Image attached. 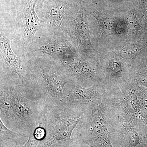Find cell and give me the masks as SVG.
Listing matches in <instances>:
<instances>
[{
	"mask_svg": "<svg viewBox=\"0 0 147 147\" xmlns=\"http://www.w3.org/2000/svg\"><path fill=\"white\" fill-rule=\"evenodd\" d=\"M70 7L68 0H46L38 11L40 17L44 18L49 31L67 34V25L73 15H70Z\"/></svg>",
	"mask_w": 147,
	"mask_h": 147,
	"instance_id": "cell-7",
	"label": "cell"
},
{
	"mask_svg": "<svg viewBox=\"0 0 147 147\" xmlns=\"http://www.w3.org/2000/svg\"><path fill=\"white\" fill-rule=\"evenodd\" d=\"M45 1L46 0H38L36 6L37 10H39L42 8V5ZM92 1H93V0H92Z\"/></svg>",
	"mask_w": 147,
	"mask_h": 147,
	"instance_id": "cell-25",
	"label": "cell"
},
{
	"mask_svg": "<svg viewBox=\"0 0 147 147\" xmlns=\"http://www.w3.org/2000/svg\"><path fill=\"white\" fill-rule=\"evenodd\" d=\"M142 50V47L140 45L126 46L124 47L120 52L121 57L127 60L134 59L139 55Z\"/></svg>",
	"mask_w": 147,
	"mask_h": 147,
	"instance_id": "cell-14",
	"label": "cell"
},
{
	"mask_svg": "<svg viewBox=\"0 0 147 147\" xmlns=\"http://www.w3.org/2000/svg\"><path fill=\"white\" fill-rule=\"evenodd\" d=\"M127 107L129 113L136 114L140 110V104L137 95L133 92L129 93L126 99Z\"/></svg>",
	"mask_w": 147,
	"mask_h": 147,
	"instance_id": "cell-15",
	"label": "cell"
},
{
	"mask_svg": "<svg viewBox=\"0 0 147 147\" xmlns=\"http://www.w3.org/2000/svg\"><path fill=\"white\" fill-rule=\"evenodd\" d=\"M67 147H90L88 145L84 144L80 142L72 140L69 144Z\"/></svg>",
	"mask_w": 147,
	"mask_h": 147,
	"instance_id": "cell-23",
	"label": "cell"
},
{
	"mask_svg": "<svg viewBox=\"0 0 147 147\" xmlns=\"http://www.w3.org/2000/svg\"><path fill=\"white\" fill-rule=\"evenodd\" d=\"M49 32L46 35L36 37L27 48L30 47L32 51L47 55L61 64L77 57L76 50L67 39L66 33Z\"/></svg>",
	"mask_w": 147,
	"mask_h": 147,
	"instance_id": "cell-4",
	"label": "cell"
},
{
	"mask_svg": "<svg viewBox=\"0 0 147 147\" xmlns=\"http://www.w3.org/2000/svg\"><path fill=\"white\" fill-rule=\"evenodd\" d=\"M67 141V142H55L52 145L47 147H67L69 144L72 141Z\"/></svg>",
	"mask_w": 147,
	"mask_h": 147,
	"instance_id": "cell-21",
	"label": "cell"
},
{
	"mask_svg": "<svg viewBox=\"0 0 147 147\" xmlns=\"http://www.w3.org/2000/svg\"><path fill=\"white\" fill-rule=\"evenodd\" d=\"M142 5L143 16L147 24V0H142Z\"/></svg>",
	"mask_w": 147,
	"mask_h": 147,
	"instance_id": "cell-22",
	"label": "cell"
},
{
	"mask_svg": "<svg viewBox=\"0 0 147 147\" xmlns=\"http://www.w3.org/2000/svg\"><path fill=\"white\" fill-rule=\"evenodd\" d=\"M127 22L129 28L135 31L139 30L141 29V25L137 17L134 14H131L129 16Z\"/></svg>",
	"mask_w": 147,
	"mask_h": 147,
	"instance_id": "cell-18",
	"label": "cell"
},
{
	"mask_svg": "<svg viewBox=\"0 0 147 147\" xmlns=\"http://www.w3.org/2000/svg\"><path fill=\"white\" fill-rule=\"evenodd\" d=\"M90 13L97 20L100 35L105 36L113 34L114 20L110 16L97 11H92Z\"/></svg>",
	"mask_w": 147,
	"mask_h": 147,
	"instance_id": "cell-13",
	"label": "cell"
},
{
	"mask_svg": "<svg viewBox=\"0 0 147 147\" xmlns=\"http://www.w3.org/2000/svg\"><path fill=\"white\" fill-rule=\"evenodd\" d=\"M77 130V137L73 140L90 147H114L108 129V124L99 110L92 113Z\"/></svg>",
	"mask_w": 147,
	"mask_h": 147,
	"instance_id": "cell-5",
	"label": "cell"
},
{
	"mask_svg": "<svg viewBox=\"0 0 147 147\" xmlns=\"http://www.w3.org/2000/svg\"><path fill=\"white\" fill-rule=\"evenodd\" d=\"M39 141L36 139L32 132L30 134L27 142L24 145H18L17 147H37Z\"/></svg>",
	"mask_w": 147,
	"mask_h": 147,
	"instance_id": "cell-19",
	"label": "cell"
},
{
	"mask_svg": "<svg viewBox=\"0 0 147 147\" xmlns=\"http://www.w3.org/2000/svg\"><path fill=\"white\" fill-rule=\"evenodd\" d=\"M28 63L23 85L31 96L46 106L69 103L65 91L70 80L60 63L45 55L32 57Z\"/></svg>",
	"mask_w": 147,
	"mask_h": 147,
	"instance_id": "cell-2",
	"label": "cell"
},
{
	"mask_svg": "<svg viewBox=\"0 0 147 147\" xmlns=\"http://www.w3.org/2000/svg\"><path fill=\"white\" fill-rule=\"evenodd\" d=\"M66 33L76 42L79 51L82 53H90L96 51L91 42L89 25L84 9L75 11L69 22Z\"/></svg>",
	"mask_w": 147,
	"mask_h": 147,
	"instance_id": "cell-8",
	"label": "cell"
},
{
	"mask_svg": "<svg viewBox=\"0 0 147 147\" xmlns=\"http://www.w3.org/2000/svg\"><path fill=\"white\" fill-rule=\"evenodd\" d=\"M0 133L1 144H5L17 147L18 145H23L28 141L29 137L13 131L5 126L0 119Z\"/></svg>",
	"mask_w": 147,
	"mask_h": 147,
	"instance_id": "cell-12",
	"label": "cell"
},
{
	"mask_svg": "<svg viewBox=\"0 0 147 147\" xmlns=\"http://www.w3.org/2000/svg\"><path fill=\"white\" fill-rule=\"evenodd\" d=\"M139 83L143 86H147V70L143 71L139 74Z\"/></svg>",
	"mask_w": 147,
	"mask_h": 147,
	"instance_id": "cell-20",
	"label": "cell"
},
{
	"mask_svg": "<svg viewBox=\"0 0 147 147\" xmlns=\"http://www.w3.org/2000/svg\"><path fill=\"white\" fill-rule=\"evenodd\" d=\"M110 71L114 74H119L122 70V67L120 61L116 59H112L108 63Z\"/></svg>",
	"mask_w": 147,
	"mask_h": 147,
	"instance_id": "cell-16",
	"label": "cell"
},
{
	"mask_svg": "<svg viewBox=\"0 0 147 147\" xmlns=\"http://www.w3.org/2000/svg\"><path fill=\"white\" fill-rule=\"evenodd\" d=\"M96 94V90L94 87L83 86L70 80L65 91L68 103L76 106L91 104Z\"/></svg>",
	"mask_w": 147,
	"mask_h": 147,
	"instance_id": "cell-10",
	"label": "cell"
},
{
	"mask_svg": "<svg viewBox=\"0 0 147 147\" xmlns=\"http://www.w3.org/2000/svg\"><path fill=\"white\" fill-rule=\"evenodd\" d=\"M127 24L125 21H114L113 33L116 34H123L126 32Z\"/></svg>",
	"mask_w": 147,
	"mask_h": 147,
	"instance_id": "cell-17",
	"label": "cell"
},
{
	"mask_svg": "<svg viewBox=\"0 0 147 147\" xmlns=\"http://www.w3.org/2000/svg\"><path fill=\"white\" fill-rule=\"evenodd\" d=\"M10 39L1 33L0 35L1 53L4 62V66H1V76H10L14 78L16 75L21 83L24 84L26 80L28 74V61L23 62L11 49Z\"/></svg>",
	"mask_w": 147,
	"mask_h": 147,
	"instance_id": "cell-9",
	"label": "cell"
},
{
	"mask_svg": "<svg viewBox=\"0 0 147 147\" xmlns=\"http://www.w3.org/2000/svg\"><path fill=\"white\" fill-rule=\"evenodd\" d=\"M38 0H21L15 22L21 45L27 50L29 43L36 38V32L45 25V21L38 16L36 11Z\"/></svg>",
	"mask_w": 147,
	"mask_h": 147,
	"instance_id": "cell-6",
	"label": "cell"
},
{
	"mask_svg": "<svg viewBox=\"0 0 147 147\" xmlns=\"http://www.w3.org/2000/svg\"><path fill=\"white\" fill-rule=\"evenodd\" d=\"M61 64L69 79L71 81L76 78L74 80L76 79L84 82L94 78L95 74L94 69L86 61L77 57Z\"/></svg>",
	"mask_w": 147,
	"mask_h": 147,
	"instance_id": "cell-11",
	"label": "cell"
},
{
	"mask_svg": "<svg viewBox=\"0 0 147 147\" xmlns=\"http://www.w3.org/2000/svg\"><path fill=\"white\" fill-rule=\"evenodd\" d=\"M142 117H147V101H144L143 103L142 108H140Z\"/></svg>",
	"mask_w": 147,
	"mask_h": 147,
	"instance_id": "cell-24",
	"label": "cell"
},
{
	"mask_svg": "<svg viewBox=\"0 0 147 147\" xmlns=\"http://www.w3.org/2000/svg\"><path fill=\"white\" fill-rule=\"evenodd\" d=\"M78 106L69 103L45 107L41 123L46 130V137L37 147H47L57 142H67L82 118Z\"/></svg>",
	"mask_w": 147,
	"mask_h": 147,
	"instance_id": "cell-3",
	"label": "cell"
},
{
	"mask_svg": "<svg viewBox=\"0 0 147 147\" xmlns=\"http://www.w3.org/2000/svg\"><path fill=\"white\" fill-rule=\"evenodd\" d=\"M45 107L20 81L1 77L0 119L9 129L29 137L41 123Z\"/></svg>",
	"mask_w": 147,
	"mask_h": 147,
	"instance_id": "cell-1",
	"label": "cell"
}]
</instances>
